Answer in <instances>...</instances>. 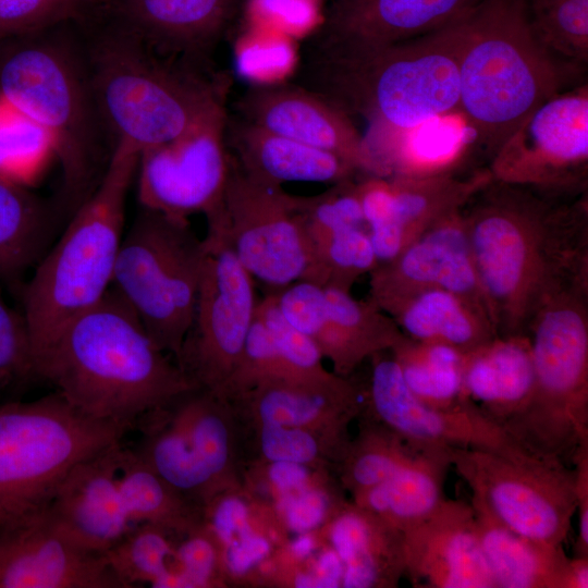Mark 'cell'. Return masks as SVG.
<instances>
[{
    "mask_svg": "<svg viewBox=\"0 0 588 588\" xmlns=\"http://www.w3.org/2000/svg\"><path fill=\"white\" fill-rule=\"evenodd\" d=\"M450 461L501 523L532 540L563 543L576 512L573 467L470 448H451Z\"/></svg>",
    "mask_w": 588,
    "mask_h": 588,
    "instance_id": "4fadbf2b",
    "label": "cell"
},
{
    "mask_svg": "<svg viewBox=\"0 0 588 588\" xmlns=\"http://www.w3.org/2000/svg\"><path fill=\"white\" fill-rule=\"evenodd\" d=\"M204 245L189 220L142 208L123 235L112 289L177 363L198 295Z\"/></svg>",
    "mask_w": 588,
    "mask_h": 588,
    "instance_id": "30bf717a",
    "label": "cell"
},
{
    "mask_svg": "<svg viewBox=\"0 0 588 588\" xmlns=\"http://www.w3.org/2000/svg\"><path fill=\"white\" fill-rule=\"evenodd\" d=\"M369 275V299L388 315L415 293L441 289L465 298L490 318L462 209L437 221Z\"/></svg>",
    "mask_w": 588,
    "mask_h": 588,
    "instance_id": "e0dca14e",
    "label": "cell"
},
{
    "mask_svg": "<svg viewBox=\"0 0 588 588\" xmlns=\"http://www.w3.org/2000/svg\"><path fill=\"white\" fill-rule=\"evenodd\" d=\"M123 426L97 419L59 392L0 407V518L44 509L82 461L120 442Z\"/></svg>",
    "mask_w": 588,
    "mask_h": 588,
    "instance_id": "9c48e42d",
    "label": "cell"
},
{
    "mask_svg": "<svg viewBox=\"0 0 588 588\" xmlns=\"http://www.w3.org/2000/svg\"><path fill=\"white\" fill-rule=\"evenodd\" d=\"M479 542L495 588H564L569 558L562 544L527 538L471 495Z\"/></svg>",
    "mask_w": 588,
    "mask_h": 588,
    "instance_id": "83f0119b",
    "label": "cell"
},
{
    "mask_svg": "<svg viewBox=\"0 0 588 588\" xmlns=\"http://www.w3.org/2000/svg\"><path fill=\"white\" fill-rule=\"evenodd\" d=\"M228 149L250 177L269 185L290 182L335 184L355 179L357 169L343 158L271 133L244 119L228 114Z\"/></svg>",
    "mask_w": 588,
    "mask_h": 588,
    "instance_id": "d4e9b609",
    "label": "cell"
},
{
    "mask_svg": "<svg viewBox=\"0 0 588 588\" xmlns=\"http://www.w3.org/2000/svg\"><path fill=\"white\" fill-rule=\"evenodd\" d=\"M201 275L191 328L177 365L194 385L222 396L256 315L255 280L221 226L207 220Z\"/></svg>",
    "mask_w": 588,
    "mask_h": 588,
    "instance_id": "7c38bea8",
    "label": "cell"
},
{
    "mask_svg": "<svg viewBox=\"0 0 588 588\" xmlns=\"http://www.w3.org/2000/svg\"><path fill=\"white\" fill-rule=\"evenodd\" d=\"M343 566L342 587L394 588L405 575L403 532L346 501L322 526Z\"/></svg>",
    "mask_w": 588,
    "mask_h": 588,
    "instance_id": "484cf974",
    "label": "cell"
},
{
    "mask_svg": "<svg viewBox=\"0 0 588 588\" xmlns=\"http://www.w3.org/2000/svg\"><path fill=\"white\" fill-rule=\"evenodd\" d=\"M0 373L12 379L33 375L32 342L25 319L4 301L1 286Z\"/></svg>",
    "mask_w": 588,
    "mask_h": 588,
    "instance_id": "7dc6e473",
    "label": "cell"
},
{
    "mask_svg": "<svg viewBox=\"0 0 588 588\" xmlns=\"http://www.w3.org/2000/svg\"><path fill=\"white\" fill-rule=\"evenodd\" d=\"M121 441L75 465L61 481L46 513L70 540L103 553L133 526L118 483Z\"/></svg>",
    "mask_w": 588,
    "mask_h": 588,
    "instance_id": "603a6c76",
    "label": "cell"
},
{
    "mask_svg": "<svg viewBox=\"0 0 588 588\" xmlns=\"http://www.w3.org/2000/svg\"><path fill=\"white\" fill-rule=\"evenodd\" d=\"M51 154L47 132L0 97V176L23 185Z\"/></svg>",
    "mask_w": 588,
    "mask_h": 588,
    "instance_id": "ab89813d",
    "label": "cell"
},
{
    "mask_svg": "<svg viewBox=\"0 0 588 588\" xmlns=\"http://www.w3.org/2000/svg\"><path fill=\"white\" fill-rule=\"evenodd\" d=\"M494 180L555 194L588 191V85L534 109L488 163Z\"/></svg>",
    "mask_w": 588,
    "mask_h": 588,
    "instance_id": "5bb4252c",
    "label": "cell"
},
{
    "mask_svg": "<svg viewBox=\"0 0 588 588\" xmlns=\"http://www.w3.org/2000/svg\"><path fill=\"white\" fill-rule=\"evenodd\" d=\"M13 379L10 376L0 373V390L3 389Z\"/></svg>",
    "mask_w": 588,
    "mask_h": 588,
    "instance_id": "f907efd6",
    "label": "cell"
},
{
    "mask_svg": "<svg viewBox=\"0 0 588 588\" xmlns=\"http://www.w3.org/2000/svg\"><path fill=\"white\" fill-rule=\"evenodd\" d=\"M273 380H295L280 356L267 328L255 315L240 360L222 396L234 400L257 385Z\"/></svg>",
    "mask_w": 588,
    "mask_h": 588,
    "instance_id": "f6af8a7d",
    "label": "cell"
},
{
    "mask_svg": "<svg viewBox=\"0 0 588 588\" xmlns=\"http://www.w3.org/2000/svg\"><path fill=\"white\" fill-rule=\"evenodd\" d=\"M0 588H123L101 553L64 536L45 507L0 518Z\"/></svg>",
    "mask_w": 588,
    "mask_h": 588,
    "instance_id": "ac0fdd59",
    "label": "cell"
},
{
    "mask_svg": "<svg viewBox=\"0 0 588 588\" xmlns=\"http://www.w3.org/2000/svg\"><path fill=\"white\" fill-rule=\"evenodd\" d=\"M403 536L405 575L414 587L495 588L470 503L445 498Z\"/></svg>",
    "mask_w": 588,
    "mask_h": 588,
    "instance_id": "7402d4cb",
    "label": "cell"
},
{
    "mask_svg": "<svg viewBox=\"0 0 588 588\" xmlns=\"http://www.w3.org/2000/svg\"><path fill=\"white\" fill-rule=\"evenodd\" d=\"M139 151L115 142L105 173L37 261L23 292L32 355L109 291L124 235L125 201Z\"/></svg>",
    "mask_w": 588,
    "mask_h": 588,
    "instance_id": "52a82bcc",
    "label": "cell"
},
{
    "mask_svg": "<svg viewBox=\"0 0 588 588\" xmlns=\"http://www.w3.org/2000/svg\"><path fill=\"white\" fill-rule=\"evenodd\" d=\"M302 218L313 246L354 228H367L356 177L332 184L327 191L304 196Z\"/></svg>",
    "mask_w": 588,
    "mask_h": 588,
    "instance_id": "b9f144b4",
    "label": "cell"
},
{
    "mask_svg": "<svg viewBox=\"0 0 588 588\" xmlns=\"http://www.w3.org/2000/svg\"><path fill=\"white\" fill-rule=\"evenodd\" d=\"M577 513L574 556H588V443L583 444L573 461Z\"/></svg>",
    "mask_w": 588,
    "mask_h": 588,
    "instance_id": "c3c4849f",
    "label": "cell"
},
{
    "mask_svg": "<svg viewBox=\"0 0 588 588\" xmlns=\"http://www.w3.org/2000/svg\"><path fill=\"white\" fill-rule=\"evenodd\" d=\"M392 194V223L406 246L446 215L462 209L492 180L488 167L427 173H400L388 177ZM387 223V222H385Z\"/></svg>",
    "mask_w": 588,
    "mask_h": 588,
    "instance_id": "f546056e",
    "label": "cell"
},
{
    "mask_svg": "<svg viewBox=\"0 0 588 588\" xmlns=\"http://www.w3.org/2000/svg\"><path fill=\"white\" fill-rule=\"evenodd\" d=\"M53 217L45 200L0 176V283L16 279L37 264Z\"/></svg>",
    "mask_w": 588,
    "mask_h": 588,
    "instance_id": "e575fe53",
    "label": "cell"
},
{
    "mask_svg": "<svg viewBox=\"0 0 588 588\" xmlns=\"http://www.w3.org/2000/svg\"><path fill=\"white\" fill-rule=\"evenodd\" d=\"M176 537L151 524H135L101 554L123 588L146 583L156 588H174Z\"/></svg>",
    "mask_w": 588,
    "mask_h": 588,
    "instance_id": "74e56055",
    "label": "cell"
},
{
    "mask_svg": "<svg viewBox=\"0 0 588 588\" xmlns=\"http://www.w3.org/2000/svg\"><path fill=\"white\" fill-rule=\"evenodd\" d=\"M173 569L176 587L225 586L220 549L205 524L176 537Z\"/></svg>",
    "mask_w": 588,
    "mask_h": 588,
    "instance_id": "bcb514c9",
    "label": "cell"
},
{
    "mask_svg": "<svg viewBox=\"0 0 588 588\" xmlns=\"http://www.w3.org/2000/svg\"><path fill=\"white\" fill-rule=\"evenodd\" d=\"M234 112L271 133L330 151L363 176H380L372 147L354 120L297 84L250 86L234 102Z\"/></svg>",
    "mask_w": 588,
    "mask_h": 588,
    "instance_id": "d6986e66",
    "label": "cell"
},
{
    "mask_svg": "<svg viewBox=\"0 0 588 588\" xmlns=\"http://www.w3.org/2000/svg\"><path fill=\"white\" fill-rule=\"evenodd\" d=\"M243 421L350 433L362 408L360 383L334 373L321 381L273 380L230 400Z\"/></svg>",
    "mask_w": 588,
    "mask_h": 588,
    "instance_id": "cb8c5ba5",
    "label": "cell"
},
{
    "mask_svg": "<svg viewBox=\"0 0 588 588\" xmlns=\"http://www.w3.org/2000/svg\"><path fill=\"white\" fill-rule=\"evenodd\" d=\"M583 70L553 57L536 38L526 0H482L465 16L457 114L467 152L488 163L539 105L565 91Z\"/></svg>",
    "mask_w": 588,
    "mask_h": 588,
    "instance_id": "277c9868",
    "label": "cell"
},
{
    "mask_svg": "<svg viewBox=\"0 0 588 588\" xmlns=\"http://www.w3.org/2000/svg\"><path fill=\"white\" fill-rule=\"evenodd\" d=\"M118 483L133 525L147 523L181 536L204 524L203 509L160 477L134 449L121 446Z\"/></svg>",
    "mask_w": 588,
    "mask_h": 588,
    "instance_id": "d6a6232c",
    "label": "cell"
},
{
    "mask_svg": "<svg viewBox=\"0 0 588 588\" xmlns=\"http://www.w3.org/2000/svg\"><path fill=\"white\" fill-rule=\"evenodd\" d=\"M327 318L315 344L332 371L353 377L372 355L390 351L404 334L385 311L369 298L324 286Z\"/></svg>",
    "mask_w": 588,
    "mask_h": 588,
    "instance_id": "f1b7e54d",
    "label": "cell"
},
{
    "mask_svg": "<svg viewBox=\"0 0 588 588\" xmlns=\"http://www.w3.org/2000/svg\"><path fill=\"white\" fill-rule=\"evenodd\" d=\"M358 432L335 467L338 480L351 495L368 490L394 475L421 450L359 412Z\"/></svg>",
    "mask_w": 588,
    "mask_h": 588,
    "instance_id": "d590c367",
    "label": "cell"
},
{
    "mask_svg": "<svg viewBox=\"0 0 588 588\" xmlns=\"http://www.w3.org/2000/svg\"><path fill=\"white\" fill-rule=\"evenodd\" d=\"M14 37L0 54V97L48 134L74 210L100 182L109 135L93 91L84 48L50 32Z\"/></svg>",
    "mask_w": 588,
    "mask_h": 588,
    "instance_id": "8992f818",
    "label": "cell"
},
{
    "mask_svg": "<svg viewBox=\"0 0 588 588\" xmlns=\"http://www.w3.org/2000/svg\"><path fill=\"white\" fill-rule=\"evenodd\" d=\"M466 14L405 41L303 50L293 83L320 95L353 120L363 118L379 128L409 136L431 120L457 113Z\"/></svg>",
    "mask_w": 588,
    "mask_h": 588,
    "instance_id": "3957f363",
    "label": "cell"
},
{
    "mask_svg": "<svg viewBox=\"0 0 588 588\" xmlns=\"http://www.w3.org/2000/svg\"><path fill=\"white\" fill-rule=\"evenodd\" d=\"M588 587V556L569 558L564 588Z\"/></svg>",
    "mask_w": 588,
    "mask_h": 588,
    "instance_id": "681fc988",
    "label": "cell"
},
{
    "mask_svg": "<svg viewBox=\"0 0 588 588\" xmlns=\"http://www.w3.org/2000/svg\"><path fill=\"white\" fill-rule=\"evenodd\" d=\"M97 0H0V42L77 21Z\"/></svg>",
    "mask_w": 588,
    "mask_h": 588,
    "instance_id": "ee69618b",
    "label": "cell"
},
{
    "mask_svg": "<svg viewBox=\"0 0 588 588\" xmlns=\"http://www.w3.org/2000/svg\"><path fill=\"white\" fill-rule=\"evenodd\" d=\"M33 375L78 411L127 430L196 387L112 289L34 353Z\"/></svg>",
    "mask_w": 588,
    "mask_h": 588,
    "instance_id": "7a4b0ae2",
    "label": "cell"
},
{
    "mask_svg": "<svg viewBox=\"0 0 588 588\" xmlns=\"http://www.w3.org/2000/svg\"><path fill=\"white\" fill-rule=\"evenodd\" d=\"M244 425L248 464L286 463L335 469L352 438L350 433L320 429L245 421Z\"/></svg>",
    "mask_w": 588,
    "mask_h": 588,
    "instance_id": "8d00e7d4",
    "label": "cell"
},
{
    "mask_svg": "<svg viewBox=\"0 0 588 588\" xmlns=\"http://www.w3.org/2000/svg\"><path fill=\"white\" fill-rule=\"evenodd\" d=\"M303 197L250 177L231 156L221 205L206 217L221 226L253 279L271 292L297 281L316 283L314 246L302 218Z\"/></svg>",
    "mask_w": 588,
    "mask_h": 588,
    "instance_id": "8fae6325",
    "label": "cell"
},
{
    "mask_svg": "<svg viewBox=\"0 0 588 588\" xmlns=\"http://www.w3.org/2000/svg\"><path fill=\"white\" fill-rule=\"evenodd\" d=\"M256 313L295 380L321 381L334 375L324 367L316 344L282 315L270 293L258 301Z\"/></svg>",
    "mask_w": 588,
    "mask_h": 588,
    "instance_id": "7bdbcfd3",
    "label": "cell"
},
{
    "mask_svg": "<svg viewBox=\"0 0 588 588\" xmlns=\"http://www.w3.org/2000/svg\"><path fill=\"white\" fill-rule=\"evenodd\" d=\"M527 335L534 392L503 429L535 457L572 467L578 449L588 443V284L549 298Z\"/></svg>",
    "mask_w": 588,
    "mask_h": 588,
    "instance_id": "ba28073f",
    "label": "cell"
},
{
    "mask_svg": "<svg viewBox=\"0 0 588 588\" xmlns=\"http://www.w3.org/2000/svg\"><path fill=\"white\" fill-rule=\"evenodd\" d=\"M316 283L351 292L378 266L367 228L339 232L314 247Z\"/></svg>",
    "mask_w": 588,
    "mask_h": 588,
    "instance_id": "60d3db41",
    "label": "cell"
},
{
    "mask_svg": "<svg viewBox=\"0 0 588 588\" xmlns=\"http://www.w3.org/2000/svg\"><path fill=\"white\" fill-rule=\"evenodd\" d=\"M482 0H328L303 50L390 45L445 27Z\"/></svg>",
    "mask_w": 588,
    "mask_h": 588,
    "instance_id": "44dd1931",
    "label": "cell"
},
{
    "mask_svg": "<svg viewBox=\"0 0 588 588\" xmlns=\"http://www.w3.org/2000/svg\"><path fill=\"white\" fill-rule=\"evenodd\" d=\"M538 41L558 60L584 69L588 63V0H526Z\"/></svg>",
    "mask_w": 588,
    "mask_h": 588,
    "instance_id": "f35d334b",
    "label": "cell"
},
{
    "mask_svg": "<svg viewBox=\"0 0 588 588\" xmlns=\"http://www.w3.org/2000/svg\"><path fill=\"white\" fill-rule=\"evenodd\" d=\"M368 360L369 376L360 383V412L407 442L419 448H470L513 458L535 457L476 407L443 411L420 402L407 388L390 351Z\"/></svg>",
    "mask_w": 588,
    "mask_h": 588,
    "instance_id": "2e32d148",
    "label": "cell"
},
{
    "mask_svg": "<svg viewBox=\"0 0 588 588\" xmlns=\"http://www.w3.org/2000/svg\"><path fill=\"white\" fill-rule=\"evenodd\" d=\"M390 353L407 388L424 404L443 411L476 407L467 399L463 383L467 353L405 335Z\"/></svg>",
    "mask_w": 588,
    "mask_h": 588,
    "instance_id": "836d02e7",
    "label": "cell"
},
{
    "mask_svg": "<svg viewBox=\"0 0 588 588\" xmlns=\"http://www.w3.org/2000/svg\"><path fill=\"white\" fill-rule=\"evenodd\" d=\"M450 449L421 450L390 478L353 495L352 502L400 531H406L428 517L445 499Z\"/></svg>",
    "mask_w": 588,
    "mask_h": 588,
    "instance_id": "4dcf8cb0",
    "label": "cell"
},
{
    "mask_svg": "<svg viewBox=\"0 0 588 588\" xmlns=\"http://www.w3.org/2000/svg\"><path fill=\"white\" fill-rule=\"evenodd\" d=\"M389 316L412 340L442 343L465 353L497 335L486 313L465 298L441 289L415 293Z\"/></svg>",
    "mask_w": 588,
    "mask_h": 588,
    "instance_id": "1f68e13d",
    "label": "cell"
},
{
    "mask_svg": "<svg viewBox=\"0 0 588 588\" xmlns=\"http://www.w3.org/2000/svg\"><path fill=\"white\" fill-rule=\"evenodd\" d=\"M463 383L471 404L503 428L526 407L534 392L529 336L495 335L468 352Z\"/></svg>",
    "mask_w": 588,
    "mask_h": 588,
    "instance_id": "4316f807",
    "label": "cell"
},
{
    "mask_svg": "<svg viewBox=\"0 0 588 588\" xmlns=\"http://www.w3.org/2000/svg\"><path fill=\"white\" fill-rule=\"evenodd\" d=\"M462 211L497 335H527L549 298L588 284V191L555 194L492 177Z\"/></svg>",
    "mask_w": 588,
    "mask_h": 588,
    "instance_id": "6da1fadb",
    "label": "cell"
},
{
    "mask_svg": "<svg viewBox=\"0 0 588 588\" xmlns=\"http://www.w3.org/2000/svg\"><path fill=\"white\" fill-rule=\"evenodd\" d=\"M223 108L181 136L139 152L137 198L142 208L188 220L221 205L231 164Z\"/></svg>",
    "mask_w": 588,
    "mask_h": 588,
    "instance_id": "9a60e30c",
    "label": "cell"
},
{
    "mask_svg": "<svg viewBox=\"0 0 588 588\" xmlns=\"http://www.w3.org/2000/svg\"><path fill=\"white\" fill-rule=\"evenodd\" d=\"M95 99L113 145L142 150L170 142L225 108V75L161 54L105 25L84 46Z\"/></svg>",
    "mask_w": 588,
    "mask_h": 588,
    "instance_id": "5b68a950",
    "label": "cell"
},
{
    "mask_svg": "<svg viewBox=\"0 0 588 588\" xmlns=\"http://www.w3.org/2000/svg\"><path fill=\"white\" fill-rule=\"evenodd\" d=\"M245 0H98L109 24L157 52L210 69L209 58L226 37Z\"/></svg>",
    "mask_w": 588,
    "mask_h": 588,
    "instance_id": "ffe728a7",
    "label": "cell"
}]
</instances>
